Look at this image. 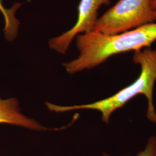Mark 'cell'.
I'll return each instance as SVG.
<instances>
[{
  "mask_svg": "<svg viewBox=\"0 0 156 156\" xmlns=\"http://www.w3.org/2000/svg\"><path fill=\"white\" fill-rule=\"evenodd\" d=\"M110 0H80L78 6V20L73 28L62 35L50 39V49L65 54L74 38L79 34L94 30L98 20V11L102 5H108Z\"/></svg>",
  "mask_w": 156,
  "mask_h": 156,
  "instance_id": "obj_4",
  "label": "cell"
},
{
  "mask_svg": "<svg viewBox=\"0 0 156 156\" xmlns=\"http://www.w3.org/2000/svg\"><path fill=\"white\" fill-rule=\"evenodd\" d=\"M151 5L154 9H156V0H151Z\"/></svg>",
  "mask_w": 156,
  "mask_h": 156,
  "instance_id": "obj_8",
  "label": "cell"
},
{
  "mask_svg": "<svg viewBox=\"0 0 156 156\" xmlns=\"http://www.w3.org/2000/svg\"><path fill=\"white\" fill-rule=\"evenodd\" d=\"M21 5L22 4L20 3H15L11 8L6 9L3 5L2 0H0V11L2 13L5 20L4 33L6 39L8 41H13L17 35L20 23L15 17V13Z\"/></svg>",
  "mask_w": 156,
  "mask_h": 156,
  "instance_id": "obj_6",
  "label": "cell"
},
{
  "mask_svg": "<svg viewBox=\"0 0 156 156\" xmlns=\"http://www.w3.org/2000/svg\"><path fill=\"white\" fill-rule=\"evenodd\" d=\"M102 156H111L106 153H104ZM135 156H156V135L151 136L147 139L145 148L139 151Z\"/></svg>",
  "mask_w": 156,
  "mask_h": 156,
  "instance_id": "obj_7",
  "label": "cell"
},
{
  "mask_svg": "<svg viewBox=\"0 0 156 156\" xmlns=\"http://www.w3.org/2000/svg\"><path fill=\"white\" fill-rule=\"evenodd\" d=\"M151 0H119L98 19L93 31L109 35L122 33L155 23Z\"/></svg>",
  "mask_w": 156,
  "mask_h": 156,
  "instance_id": "obj_3",
  "label": "cell"
},
{
  "mask_svg": "<svg viewBox=\"0 0 156 156\" xmlns=\"http://www.w3.org/2000/svg\"><path fill=\"white\" fill-rule=\"evenodd\" d=\"M0 124H11L37 131L62 129V128H47L33 119L23 115L16 98L4 100L0 97Z\"/></svg>",
  "mask_w": 156,
  "mask_h": 156,
  "instance_id": "obj_5",
  "label": "cell"
},
{
  "mask_svg": "<svg viewBox=\"0 0 156 156\" xmlns=\"http://www.w3.org/2000/svg\"><path fill=\"white\" fill-rule=\"evenodd\" d=\"M133 60L140 67L139 76L133 83L105 99L90 104L73 106H60L46 102L45 105L50 112L62 113L75 110L90 109L99 111L102 120L108 124L112 113L123 108L139 94L144 95L147 101L146 117L156 124V111L153 102V90L156 82V49L151 48L134 51Z\"/></svg>",
  "mask_w": 156,
  "mask_h": 156,
  "instance_id": "obj_2",
  "label": "cell"
},
{
  "mask_svg": "<svg viewBox=\"0 0 156 156\" xmlns=\"http://www.w3.org/2000/svg\"><path fill=\"white\" fill-rule=\"evenodd\" d=\"M156 41V23L113 35L95 31L85 33L77 37L78 57L63 66L67 73L74 74L97 67L114 55L151 48Z\"/></svg>",
  "mask_w": 156,
  "mask_h": 156,
  "instance_id": "obj_1",
  "label": "cell"
}]
</instances>
